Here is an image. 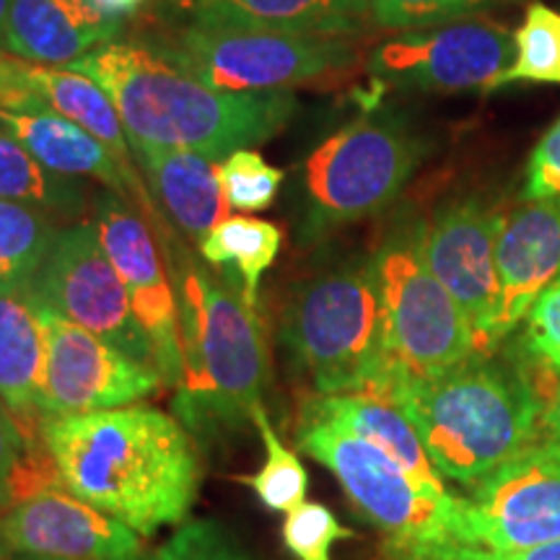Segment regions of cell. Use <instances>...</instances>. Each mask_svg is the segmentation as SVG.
Listing matches in <instances>:
<instances>
[{
  "mask_svg": "<svg viewBox=\"0 0 560 560\" xmlns=\"http://www.w3.org/2000/svg\"><path fill=\"white\" fill-rule=\"evenodd\" d=\"M185 11L202 26L350 37L371 19V0H192Z\"/></svg>",
  "mask_w": 560,
  "mask_h": 560,
  "instance_id": "23",
  "label": "cell"
},
{
  "mask_svg": "<svg viewBox=\"0 0 560 560\" xmlns=\"http://www.w3.org/2000/svg\"><path fill=\"white\" fill-rule=\"evenodd\" d=\"M283 338L317 395H384L400 376L387 350L374 262L301 283L285 310Z\"/></svg>",
  "mask_w": 560,
  "mask_h": 560,
  "instance_id": "5",
  "label": "cell"
},
{
  "mask_svg": "<svg viewBox=\"0 0 560 560\" xmlns=\"http://www.w3.org/2000/svg\"><path fill=\"white\" fill-rule=\"evenodd\" d=\"M495 265L501 283L499 340H503L560 276V195L501 213Z\"/></svg>",
  "mask_w": 560,
  "mask_h": 560,
  "instance_id": "18",
  "label": "cell"
},
{
  "mask_svg": "<svg viewBox=\"0 0 560 560\" xmlns=\"http://www.w3.org/2000/svg\"><path fill=\"white\" fill-rule=\"evenodd\" d=\"M457 548L522 550L560 540V444L537 439L459 499Z\"/></svg>",
  "mask_w": 560,
  "mask_h": 560,
  "instance_id": "10",
  "label": "cell"
},
{
  "mask_svg": "<svg viewBox=\"0 0 560 560\" xmlns=\"http://www.w3.org/2000/svg\"><path fill=\"white\" fill-rule=\"evenodd\" d=\"M42 441L70 493L138 535L190 514L200 462L190 431L153 405L42 418Z\"/></svg>",
  "mask_w": 560,
  "mask_h": 560,
  "instance_id": "1",
  "label": "cell"
},
{
  "mask_svg": "<svg viewBox=\"0 0 560 560\" xmlns=\"http://www.w3.org/2000/svg\"><path fill=\"white\" fill-rule=\"evenodd\" d=\"M252 425L260 433L265 444V465L257 472L236 475L234 480L255 490L257 501L265 509L278 511V514H289V511L306 501V493H310V472L301 465L296 452L289 450L280 441L278 431L272 429L262 405H257L252 410Z\"/></svg>",
  "mask_w": 560,
  "mask_h": 560,
  "instance_id": "28",
  "label": "cell"
},
{
  "mask_svg": "<svg viewBox=\"0 0 560 560\" xmlns=\"http://www.w3.org/2000/svg\"><path fill=\"white\" fill-rule=\"evenodd\" d=\"M503 0H371V19L392 32L450 24L499 5Z\"/></svg>",
  "mask_w": 560,
  "mask_h": 560,
  "instance_id": "32",
  "label": "cell"
},
{
  "mask_svg": "<svg viewBox=\"0 0 560 560\" xmlns=\"http://www.w3.org/2000/svg\"><path fill=\"white\" fill-rule=\"evenodd\" d=\"M153 560H257L240 537L213 520L185 522Z\"/></svg>",
  "mask_w": 560,
  "mask_h": 560,
  "instance_id": "33",
  "label": "cell"
},
{
  "mask_svg": "<svg viewBox=\"0 0 560 560\" xmlns=\"http://www.w3.org/2000/svg\"><path fill=\"white\" fill-rule=\"evenodd\" d=\"M170 3H174V5H179V9H185V5H190L192 0H170Z\"/></svg>",
  "mask_w": 560,
  "mask_h": 560,
  "instance_id": "41",
  "label": "cell"
},
{
  "mask_svg": "<svg viewBox=\"0 0 560 560\" xmlns=\"http://www.w3.org/2000/svg\"><path fill=\"white\" fill-rule=\"evenodd\" d=\"M11 560H34V558H11ZM132 560H145V558L140 556V558H132Z\"/></svg>",
  "mask_w": 560,
  "mask_h": 560,
  "instance_id": "42",
  "label": "cell"
},
{
  "mask_svg": "<svg viewBox=\"0 0 560 560\" xmlns=\"http://www.w3.org/2000/svg\"><path fill=\"white\" fill-rule=\"evenodd\" d=\"M423 159V145L392 120H355L325 138L301 166L310 229L327 231L387 208Z\"/></svg>",
  "mask_w": 560,
  "mask_h": 560,
  "instance_id": "8",
  "label": "cell"
},
{
  "mask_svg": "<svg viewBox=\"0 0 560 560\" xmlns=\"http://www.w3.org/2000/svg\"><path fill=\"white\" fill-rule=\"evenodd\" d=\"M0 55H5V52H0Z\"/></svg>",
  "mask_w": 560,
  "mask_h": 560,
  "instance_id": "43",
  "label": "cell"
},
{
  "mask_svg": "<svg viewBox=\"0 0 560 560\" xmlns=\"http://www.w3.org/2000/svg\"><path fill=\"white\" fill-rule=\"evenodd\" d=\"M24 450L26 441L21 436L16 420H13L9 408L0 402V506H11L13 503L11 480Z\"/></svg>",
  "mask_w": 560,
  "mask_h": 560,
  "instance_id": "36",
  "label": "cell"
},
{
  "mask_svg": "<svg viewBox=\"0 0 560 560\" xmlns=\"http://www.w3.org/2000/svg\"><path fill=\"white\" fill-rule=\"evenodd\" d=\"M299 450L325 465L395 560H433L457 548L459 499H431L389 454L327 418L299 416Z\"/></svg>",
  "mask_w": 560,
  "mask_h": 560,
  "instance_id": "6",
  "label": "cell"
},
{
  "mask_svg": "<svg viewBox=\"0 0 560 560\" xmlns=\"http://www.w3.org/2000/svg\"><path fill=\"white\" fill-rule=\"evenodd\" d=\"M136 164L143 170L153 198L164 213L195 247L213 226L229 219L215 161L195 151L164 149V145L130 140Z\"/></svg>",
  "mask_w": 560,
  "mask_h": 560,
  "instance_id": "20",
  "label": "cell"
},
{
  "mask_svg": "<svg viewBox=\"0 0 560 560\" xmlns=\"http://www.w3.org/2000/svg\"><path fill=\"white\" fill-rule=\"evenodd\" d=\"M516 58L495 89L511 83H560V13L545 3H532L514 32Z\"/></svg>",
  "mask_w": 560,
  "mask_h": 560,
  "instance_id": "29",
  "label": "cell"
},
{
  "mask_svg": "<svg viewBox=\"0 0 560 560\" xmlns=\"http://www.w3.org/2000/svg\"><path fill=\"white\" fill-rule=\"evenodd\" d=\"M374 268L387 350L400 374L433 380L478 359L470 322L425 262L418 231L384 244Z\"/></svg>",
  "mask_w": 560,
  "mask_h": 560,
  "instance_id": "9",
  "label": "cell"
},
{
  "mask_svg": "<svg viewBox=\"0 0 560 560\" xmlns=\"http://www.w3.org/2000/svg\"><path fill=\"white\" fill-rule=\"evenodd\" d=\"M514 58V32L495 21L459 19L387 39L371 55L369 73L400 91H493Z\"/></svg>",
  "mask_w": 560,
  "mask_h": 560,
  "instance_id": "12",
  "label": "cell"
},
{
  "mask_svg": "<svg viewBox=\"0 0 560 560\" xmlns=\"http://www.w3.org/2000/svg\"><path fill=\"white\" fill-rule=\"evenodd\" d=\"M223 198L231 210L240 213H260L278 198L283 185V170L268 164L262 153L240 149L215 164Z\"/></svg>",
  "mask_w": 560,
  "mask_h": 560,
  "instance_id": "30",
  "label": "cell"
},
{
  "mask_svg": "<svg viewBox=\"0 0 560 560\" xmlns=\"http://www.w3.org/2000/svg\"><path fill=\"white\" fill-rule=\"evenodd\" d=\"M120 21L102 16L91 0H13L5 52L32 66H70L96 47L117 42Z\"/></svg>",
  "mask_w": 560,
  "mask_h": 560,
  "instance_id": "19",
  "label": "cell"
},
{
  "mask_svg": "<svg viewBox=\"0 0 560 560\" xmlns=\"http://www.w3.org/2000/svg\"><path fill=\"white\" fill-rule=\"evenodd\" d=\"M21 75L26 86L39 96L47 107L60 112L68 120L79 122L83 130L100 138L107 149L120 159L122 166L136 170V156H132L130 138L125 132L120 120V112L107 96L100 83L91 81L89 75L75 73L68 68H50V66H32L21 60Z\"/></svg>",
  "mask_w": 560,
  "mask_h": 560,
  "instance_id": "24",
  "label": "cell"
},
{
  "mask_svg": "<svg viewBox=\"0 0 560 560\" xmlns=\"http://www.w3.org/2000/svg\"><path fill=\"white\" fill-rule=\"evenodd\" d=\"M179 314L182 387L179 423L195 439L221 441L252 423L270 380L262 317L223 276L202 268L172 236L159 231Z\"/></svg>",
  "mask_w": 560,
  "mask_h": 560,
  "instance_id": "3",
  "label": "cell"
},
{
  "mask_svg": "<svg viewBox=\"0 0 560 560\" xmlns=\"http://www.w3.org/2000/svg\"><path fill=\"white\" fill-rule=\"evenodd\" d=\"M39 317L45 325V369L37 392L42 418L122 408L164 387L156 369L130 359L42 301Z\"/></svg>",
  "mask_w": 560,
  "mask_h": 560,
  "instance_id": "13",
  "label": "cell"
},
{
  "mask_svg": "<svg viewBox=\"0 0 560 560\" xmlns=\"http://www.w3.org/2000/svg\"><path fill=\"white\" fill-rule=\"evenodd\" d=\"M11 5H13V0H0V52H5V30H9Z\"/></svg>",
  "mask_w": 560,
  "mask_h": 560,
  "instance_id": "40",
  "label": "cell"
},
{
  "mask_svg": "<svg viewBox=\"0 0 560 560\" xmlns=\"http://www.w3.org/2000/svg\"><path fill=\"white\" fill-rule=\"evenodd\" d=\"M145 3H149V0H91V5H94L102 16H107L112 21H120V24H125V21L136 16V13L143 9Z\"/></svg>",
  "mask_w": 560,
  "mask_h": 560,
  "instance_id": "38",
  "label": "cell"
},
{
  "mask_svg": "<svg viewBox=\"0 0 560 560\" xmlns=\"http://www.w3.org/2000/svg\"><path fill=\"white\" fill-rule=\"evenodd\" d=\"M499 226V210L465 200L439 210L425 226L418 229L425 262L470 322L478 359H488L501 342V283L495 265Z\"/></svg>",
  "mask_w": 560,
  "mask_h": 560,
  "instance_id": "15",
  "label": "cell"
},
{
  "mask_svg": "<svg viewBox=\"0 0 560 560\" xmlns=\"http://www.w3.org/2000/svg\"><path fill=\"white\" fill-rule=\"evenodd\" d=\"M0 200L26 202L58 219H75L86 206V190L79 179L42 166L0 122Z\"/></svg>",
  "mask_w": 560,
  "mask_h": 560,
  "instance_id": "26",
  "label": "cell"
},
{
  "mask_svg": "<svg viewBox=\"0 0 560 560\" xmlns=\"http://www.w3.org/2000/svg\"><path fill=\"white\" fill-rule=\"evenodd\" d=\"M0 122L9 128L19 143L39 161L42 166L62 177L79 179L89 177L104 182L112 192L128 198L132 206L140 208V213L149 219L151 226H159L161 215L153 208L149 195V185L138 177L136 170L120 164V159L112 153L100 138L83 130L79 122L68 120L60 112L47 107L45 102L37 100L30 107L9 112L0 109Z\"/></svg>",
  "mask_w": 560,
  "mask_h": 560,
  "instance_id": "17",
  "label": "cell"
},
{
  "mask_svg": "<svg viewBox=\"0 0 560 560\" xmlns=\"http://www.w3.org/2000/svg\"><path fill=\"white\" fill-rule=\"evenodd\" d=\"M45 369V325L30 289L0 285V402L26 444L42 441L37 392Z\"/></svg>",
  "mask_w": 560,
  "mask_h": 560,
  "instance_id": "21",
  "label": "cell"
},
{
  "mask_svg": "<svg viewBox=\"0 0 560 560\" xmlns=\"http://www.w3.org/2000/svg\"><path fill=\"white\" fill-rule=\"evenodd\" d=\"M542 429L560 444V384L552 389L548 402H542Z\"/></svg>",
  "mask_w": 560,
  "mask_h": 560,
  "instance_id": "39",
  "label": "cell"
},
{
  "mask_svg": "<svg viewBox=\"0 0 560 560\" xmlns=\"http://www.w3.org/2000/svg\"><path fill=\"white\" fill-rule=\"evenodd\" d=\"M285 550L296 560H332L335 542L355 537L348 527H342L332 509L319 501H304L301 506L285 514L280 527Z\"/></svg>",
  "mask_w": 560,
  "mask_h": 560,
  "instance_id": "31",
  "label": "cell"
},
{
  "mask_svg": "<svg viewBox=\"0 0 560 560\" xmlns=\"http://www.w3.org/2000/svg\"><path fill=\"white\" fill-rule=\"evenodd\" d=\"M143 556L136 529L52 486L0 516V560H132Z\"/></svg>",
  "mask_w": 560,
  "mask_h": 560,
  "instance_id": "16",
  "label": "cell"
},
{
  "mask_svg": "<svg viewBox=\"0 0 560 560\" xmlns=\"http://www.w3.org/2000/svg\"><path fill=\"white\" fill-rule=\"evenodd\" d=\"M153 47L195 79L221 91L291 89L338 79L359 62V47L350 37L202 24L182 26Z\"/></svg>",
  "mask_w": 560,
  "mask_h": 560,
  "instance_id": "7",
  "label": "cell"
},
{
  "mask_svg": "<svg viewBox=\"0 0 560 560\" xmlns=\"http://www.w3.org/2000/svg\"><path fill=\"white\" fill-rule=\"evenodd\" d=\"M30 291L83 330L156 369L151 342L132 314L128 291L104 252L94 223H75L60 231Z\"/></svg>",
  "mask_w": 560,
  "mask_h": 560,
  "instance_id": "11",
  "label": "cell"
},
{
  "mask_svg": "<svg viewBox=\"0 0 560 560\" xmlns=\"http://www.w3.org/2000/svg\"><path fill=\"white\" fill-rule=\"evenodd\" d=\"M380 397L416 425L441 478L470 490L537 441L542 423L535 389L480 359L433 380L402 374Z\"/></svg>",
  "mask_w": 560,
  "mask_h": 560,
  "instance_id": "4",
  "label": "cell"
},
{
  "mask_svg": "<svg viewBox=\"0 0 560 560\" xmlns=\"http://www.w3.org/2000/svg\"><path fill=\"white\" fill-rule=\"evenodd\" d=\"M60 231L45 210L0 200V285L30 289Z\"/></svg>",
  "mask_w": 560,
  "mask_h": 560,
  "instance_id": "27",
  "label": "cell"
},
{
  "mask_svg": "<svg viewBox=\"0 0 560 560\" xmlns=\"http://www.w3.org/2000/svg\"><path fill=\"white\" fill-rule=\"evenodd\" d=\"M66 68L107 91L130 140L195 151L215 164L278 136L296 112L289 89H213L138 42H107Z\"/></svg>",
  "mask_w": 560,
  "mask_h": 560,
  "instance_id": "2",
  "label": "cell"
},
{
  "mask_svg": "<svg viewBox=\"0 0 560 560\" xmlns=\"http://www.w3.org/2000/svg\"><path fill=\"white\" fill-rule=\"evenodd\" d=\"M94 226L102 247L115 265L132 314L151 342L153 363L164 387H182V346L179 314L170 270L153 242L151 223L136 213L132 202L122 195L104 190L96 195Z\"/></svg>",
  "mask_w": 560,
  "mask_h": 560,
  "instance_id": "14",
  "label": "cell"
},
{
  "mask_svg": "<svg viewBox=\"0 0 560 560\" xmlns=\"http://www.w3.org/2000/svg\"><path fill=\"white\" fill-rule=\"evenodd\" d=\"M433 560H560V540L532 545V548H522V550H506V552L454 548Z\"/></svg>",
  "mask_w": 560,
  "mask_h": 560,
  "instance_id": "37",
  "label": "cell"
},
{
  "mask_svg": "<svg viewBox=\"0 0 560 560\" xmlns=\"http://www.w3.org/2000/svg\"><path fill=\"white\" fill-rule=\"evenodd\" d=\"M527 342L532 353L560 374V276L540 293L527 314Z\"/></svg>",
  "mask_w": 560,
  "mask_h": 560,
  "instance_id": "34",
  "label": "cell"
},
{
  "mask_svg": "<svg viewBox=\"0 0 560 560\" xmlns=\"http://www.w3.org/2000/svg\"><path fill=\"white\" fill-rule=\"evenodd\" d=\"M301 416L335 420L342 429L353 431L355 436L371 441L384 454H389L431 499L441 503L454 501L444 486V478L425 454L416 425L387 397L363 395V392L361 395H317L314 392L310 400L301 405Z\"/></svg>",
  "mask_w": 560,
  "mask_h": 560,
  "instance_id": "22",
  "label": "cell"
},
{
  "mask_svg": "<svg viewBox=\"0 0 560 560\" xmlns=\"http://www.w3.org/2000/svg\"><path fill=\"white\" fill-rule=\"evenodd\" d=\"M280 247H283V231L276 223L252 215H229L198 244L202 260L221 268L223 278L255 310L262 276L276 262Z\"/></svg>",
  "mask_w": 560,
  "mask_h": 560,
  "instance_id": "25",
  "label": "cell"
},
{
  "mask_svg": "<svg viewBox=\"0 0 560 560\" xmlns=\"http://www.w3.org/2000/svg\"><path fill=\"white\" fill-rule=\"evenodd\" d=\"M556 195H560V120L535 145L524 179L527 200L556 198Z\"/></svg>",
  "mask_w": 560,
  "mask_h": 560,
  "instance_id": "35",
  "label": "cell"
}]
</instances>
